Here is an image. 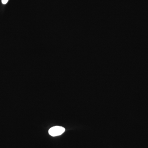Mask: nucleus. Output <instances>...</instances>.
<instances>
[{
  "label": "nucleus",
  "mask_w": 148,
  "mask_h": 148,
  "mask_svg": "<svg viewBox=\"0 0 148 148\" xmlns=\"http://www.w3.org/2000/svg\"><path fill=\"white\" fill-rule=\"evenodd\" d=\"M65 131V129L64 127L56 126L51 127L49 130V133L51 136L55 137L62 135Z\"/></svg>",
  "instance_id": "obj_1"
},
{
  "label": "nucleus",
  "mask_w": 148,
  "mask_h": 148,
  "mask_svg": "<svg viewBox=\"0 0 148 148\" xmlns=\"http://www.w3.org/2000/svg\"><path fill=\"white\" fill-rule=\"evenodd\" d=\"M9 0H2V3L3 4H6L8 2Z\"/></svg>",
  "instance_id": "obj_2"
}]
</instances>
